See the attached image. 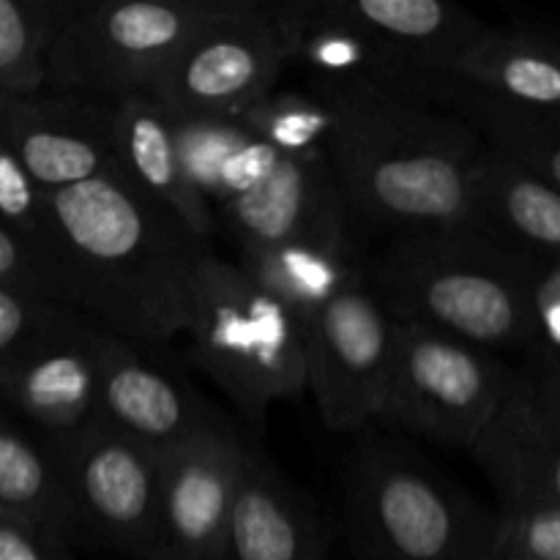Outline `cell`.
<instances>
[{"label":"cell","instance_id":"obj_1","mask_svg":"<svg viewBox=\"0 0 560 560\" xmlns=\"http://www.w3.org/2000/svg\"><path fill=\"white\" fill-rule=\"evenodd\" d=\"M211 252L118 170L47 191V257L60 304L131 345L186 334L191 282Z\"/></svg>","mask_w":560,"mask_h":560},{"label":"cell","instance_id":"obj_35","mask_svg":"<svg viewBox=\"0 0 560 560\" xmlns=\"http://www.w3.org/2000/svg\"><path fill=\"white\" fill-rule=\"evenodd\" d=\"M534 20L539 22V25L545 27V31H550L552 36L560 38V20H541V16H534Z\"/></svg>","mask_w":560,"mask_h":560},{"label":"cell","instance_id":"obj_36","mask_svg":"<svg viewBox=\"0 0 560 560\" xmlns=\"http://www.w3.org/2000/svg\"><path fill=\"white\" fill-rule=\"evenodd\" d=\"M145 560H178V558L167 556V552H162V550H153V552H151V556H148Z\"/></svg>","mask_w":560,"mask_h":560},{"label":"cell","instance_id":"obj_34","mask_svg":"<svg viewBox=\"0 0 560 560\" xmlns=\"http://www.w3.org/2000/svg\"><path fill=\"white\" fill-rule=\"evenodd\" d=\"M0 288L60 304L58 290H55L42 257L3 222H0Z\"/></svg>","mask_w":560,"mask_h":560},{"label":"cell","instance_id":"obj_16","mask_svg":"<svg viewBox=\"0 0 560 560\" xmlns=\"http://www.w3.org/2000/svg\"><path fill=\"white\" fill-rule=\"evenodd\" d=\"M353 25L381 42L399 74V93L438 107L448 74L487 22L446 0H337Z\"/></svg>","mask_w":560,"mask_h":560},{"label":"cell","instance_id":"obj_21","mask_svg":"<svg viewBox=\"0 0 560 560\" xmlns=\"http://www.w3.org/2000/svg\"><path fill=\"white\" fill-rule=\"evenodd\" d=\"M284 66H299L310 85H372L399 93V74L375 36L337 9V0L266 3Z\"/></svg>","mask_w":560,"mask_h":560},{"label":"cell","instance_id":"obj_6","mask_svg":"<svg viewBox=\"0 0 560 560\" xmlns=\"http://www.w3.org/2000/svg\"><path fill=\"white\" fill-rule=\"evenodd\" d=\"M222 0H96L74 9L47 52L44 91L113 104L151 93Z\"/></svg>","mask_w":560,"mask_h":560},{"label":"cell","instance_id":"obj_17","mask_svg":"<svg viewBox=\"0 0 560 560\" xmlns=\"http://www.w3.org/2000/svg\"><path fill=\"white\" fill-rule=\"evenodd\" d=\"M454 98H485L536 113H560V38L534 16L492 27L465 49L448 74L438 107Z\"/></svg>","mask_w":560,"mask_h":560},{"label":"cell","instance_id":"obj_19","mask_svg":"<svg viewBox=\"0 0 560 560\" xmlns=\"http://www.w3.org/2000/svg\"><path fill=\"white\" fill-rule=\"evenodd\" d=\"M331 539L310 498L249 446L219 560H328Z\"/></svg>","mask_w":560,"mask_h":560},{"label":"cell","instance_id":"obj_22","mask_svg":"<svg viewBox=\"0 0 560 560\" xmlns=\"http://www.w3.org/2000/svg\"><path fill=\"white\" fill-rule=\"evenodd\" d=\"M334 170L326 156H282L252 191L217 211L235 249L249 252L279 244L326 219L348 213Z\"/></svg>","mask_w":560,"mask_h":560},{"label":"cell","instance_id":"obj_9","mask_svg":"<svg viewBox=\"0 0 560 560\" xmlns=\"http://www.w3.org/2000/svg\"><path fill=\"white\" fill-rule=\"evenodd\" d=\"M49 448V446H47ZM63 476L71 541L145 560L159 541V454L102 419L49 448Z\"/></svg>","mask_w":560,"mask_h":560},{"label":"cell","instance_id":"obj_26","mask_svg":"<svg viewBox=\"0 0 560 560\" xmlns=\"http://www.w3.org/2000/svg\"><path fill=\"white\" fill-rule=\"evenodd\" d=\"M80 0H0V93H42L47 52Z\"/></svg>","mask_w":560,"mask_h":560},{"label":"cell","instance_id":"obj_33","mask_svg":"<svg viewBox=\"0 0 560 560\" xmlns=\"http://www.w3.org/2000/svg\"><path fill=\"white\" fill-rule=\"evenodd\" d=\"M63 530L0 512V560H74Z\"/></svg>","mask_w":560,"mask_h":560},{"label":"cell","instance_id":"obj_20","mask_svg":"<svg viewBox=\"0 0 560 560\" xmlns=\"http://www.w3.org/2000/svg\"><path fill=\"white\" fill-rule=\"evenodd\" d=\"M353 213H339L279 244L238 252L235 262L304 326L366 273L370 260L361 257Z\"/></svg>","mask_w":560,"mask_h":560},{"label":"cell","instance_id":"obj_13","mask_svg":"<svg viewBox=\"0 0 560 560\" xmlns=\"http://www.w3.org/2000/svg\"><path fill=\"white\" fill-rule=\"evenodd\" d=\"M0 408L49 448L91 430L98 421L93 323L77 312L63 328L0 372Z\"/></svg>","mask_w":560,"mask_h":560},{"label":"cell","instance_id":"obj_8","mask_svg":"<svg viewBox=\"0 0 560 560\" xmlns=\"http://www.w3.org/2000/svg\"><path fill=\"white\" fill-rule=\"evenodd\" d=\"M284 69L277 31L260 0H222L153 85L170 115L241 118L277 91Z\"/></svg>","mask_w":560,"mask_h":560},{"label":"cell","instance_id":"obj_2","mask_svg":"<svg viewBox=\"0 0 560 560\" xmlns=\"http://www.w3.org/2000/svg\"><path fill=\"white\" fill-rule=\"evenodd\" d=\"M331 109L328 164L359 224L465 228L487 145L448 109L372 85H310Z\"/></svg>","mask_w":560,"mask_h":560},{"label":"cell","instance_id":"obj_30","mask_svg":"<svg viewBox=\"0 0 560 560\" xmlns=\"http://www.w3.org/2000/svg\"><path fill=\"white\" fill-rule=\"evenodd\" d=\"M490 560H560V506H501Z\"/></svg>","mask_w":560,"mask_h":560},{"label":"cell","instance_id":"obj_32","mask_svg":"<svg viewBox=\"0 0 560 560\" xmlns=\"http://www.w3.org/2000/svg\"><path fill=\"white\" fill-rule=\"evenodd\" d=\"M525 359L560 366V255L541 257L530 277V348Z\"/></svg>","mask_w":560,"mask_h":560},{"label":"cell","instance_id":"obj_10","mask_svg":"<svg viewBox=\"0 0 560 560\" xmlns=\"http://www.w3.org/2000/svg\"><path fill=\"white\" fill-rule=\"evenodd\" d=\"M370 266V262H366ZM306 388L323 421L355 432L381 419L394 353V320L364 277L304 323Z\"/></svg>","mask_w":560,"mask_h":560},{"label":"cell","instance_id":"obj_15","mask_svg":"<svg viewBox=\"0 0 560 560\" xmlns=\"http://www.w3.org/2000/svg\"><path fill=\"white\" fill-rule=\"evenodd\" d=\"M98 364V419L151 452L164 454L189 438L222 424L208 405L173 372L93 323Z\"/></svg>","mask_w":560,"mask_h":560},{"label":"cell","instance_id":"obj_28","mask_svg":"<svg viewBox=\"0 0 560 560\" xmlns=\"http://www.w3.org/2000/svg\"><path fill=\"white\" fill-rule=\"evenodd\" d=\"M170 118H173L180 164L191 186L208 202L217 175L222 173L228 159L249 140L252 131L241 118H184V115H170Z\"/></svg>","mask_w":560,"mask_h":560},{"label":"cell","instance_id":"obj_25","mask_svg":"<svg viewBox=\"0 0 560 560\" xmlns=\"http://www.w3.org/2000/svg\"><path fill=\"white\" fill-rule=\"evenodd\" d=\"M446 109L468 120L487 148L560 189V113H536L485 98H454Z\"/></svg>","mask_w":560,"mask_h":560},{"label":"cell","instance_id":"obj_29","mask_svg":"<svg viewBox=\"0 0 560 560\" xmlns=\"http://www.w3.org/2000/svg\"><path fill=\"white\" fill-rule=\"evenodd\" d=\"M74 315L77 310L71 306L0 288V372L16 364Z\"/></svg>","mask_w":560,"mask_h":560},{"label":"cell","instance_id":"obj_11","mask_svg":"<svg viewBox=\"0 0 560 560\" xmlns=\"http://www.w3.org/2000/svg\"><path fill=\"white\" fill-rule=\"evenodd\" d=\"M501 506H560V372L509 366L501 402L470 446Z\"/></svg>","mask_w":560,"mask_h":560},{"label":"cell","instance_id":"obj_31","mask_svg":"<svg viewBox=\"0 0 560 560\" xmlns=\"http://www.w3.org/2000/svg\"><path fill=\"white\" fill-rule=\"evenodd\" d=\"M0 222L9 224L47 266V257H44V244H47V191L27 175V170L16 162V156L3 142H0ZM49 279H52V273H49Z\"/></svg>","mask_w":560,"mask_h":560},{"label":"cell","instance_id":"obj_4","mask_svg":"<svg viewBox=\"0 0 560 560\" xmlns=\"http://www.w3.org/2000/svg\"><path fill=\"white\" fill-rule=\"evenodd\" d=\"M342 534L355 560H490L495 514L402 443L361 438L342 481Z\"/></svg>","mask_w":560,"mask_h":560},{"label":"cell","instance_id":"obj_18","mask_svg":"<svg viewBox=\"0 0 560 560\" xmlns=\"http://www.w3.org/2000/svg\"><path fill=\"white\" fill-rule=\"evenodd\" d=\"M109 145L113 167L140 195L164 208L200 244H213L217 217L191 186L180 164L173 118L151 93H137L109 104Z\"/></svg>","mask_w":560,"mask_h":560},{"label":"cell","instance_id":"obj_3","mask_svg":"<svg viewBox=\"0 0 560 560\" xmlns=\"http://www.w3.org/2000/svg\"><path fill=\"white\" fill-rule=\"evenodd\" d=\"M534 257L506 249L474 228L392 235L366 266V282L394 323L430 328L474 348H530Z\"/></svg>","mask_w":560,"mask_h":560},{"label":"cell","instance_id":"obj_5","mask_svg":"<svg viewBox=\"0 0 560 560\" xmlns=\"http://www.w3.org/2000/svg\"><path fill=\"white\" fill-rule=\"evenodd\" d=\"M186 334L191 361L238 405L252 424L279 399L306 388V342L299 317L238 262L208 252L191 282Z\"/></svg>","mask_w":560,"mask_h":560},{"label":"cell","instance_id":"obj_24","mask_svg":"<svg viewBox=\"0 0 560 560\" xmlns=\"http://www.w3.org/2000/svg\"><path fill=\"white\" fill-rule=\"evenodd\" d=\"M0 512L52 525L71 541V509L58 459L5 408H0Z\"/></svg>","mask_w":560,"mask_h":560},{"label":"cell","instance_id":"obj_37","mask_svg":"<svg viewBox=\"0 0 560 560\" xmlns=\"http://www.w3.org/2000/svg\"><path fill=\"white\" fill-rule=\"evenodd\" d=\"M556 370H558V372H560V366H556Z\"/></svg>","mask_w":560,"mask_h":560},{"label":"cell","instance_id":"obj_14","mask_svg":"<svg viewBox=\"0 0 560 560\" xmlns=\"http://www.w3.org/2000/svg\"><path fill=\"white\" fill-rule=\"evenodd\" d=\"M0 142L44 191L113 170L109 104L69 93H0Z\"/></svg>","mask_w":560,"mask_h":560},{"label":"cell","instance_id":"obj_27","mask_svg":"<svg viewBox=\"0 0 560 560\" xmlns=\"http://www.w3.org/2000/svg\"><path fill=\"white\" fill-rule=\"evenodd\" d=\"M246 129L290 159L326 156L331 109L312 91H273L241 115Z\"/></svg>","mask_w":560,"mask_h":560},{"label":"cell","instance_id":"obj_7","mask_svg":"<svg viewBox=\"0 0 560 560\" xmlns=\"http://www.w3.org/2000/svg\"><path fill=\"white\" fill-rule=\"evenodd\" d=\"M509 366L490 350L394 323V353L381 419L432 443L470 452L490 424Z\"/></svg>","mask_w":560,"mask_h":560},{"label":"cell","instance_id":"obj_23","mask_svg":"<svg viewBox=\"0 0 560 560\" xmlns=\"http://www.w3.org/2000/svg\"><path fill=\"white\" fill-rule=\"evenodd\" d=\"M468 228L525 257L560 255V189L487 148L476 173Z\"/></svg>","mask_w":560,"mask_h":560},{"label":"cell","instance_id":"obj_12","mask_svg":"<svg viewBox=\"0 0 560 560\" xmlns=\"http://www.w3.org/2000/svg\"><path fill=\"white\" fill-rule=\"evenodd\" d=\"M246 452L249 443L222 421L159 454L156 550L178 560H219Z\"/></svg>","mask_w":560,"mask_h":560}]
</instances>
